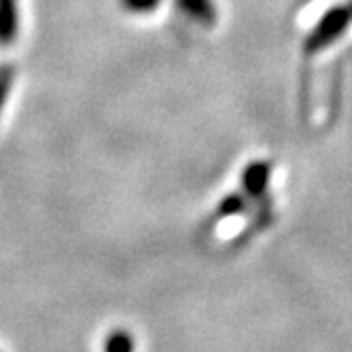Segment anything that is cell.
Returning <instances> with one entry per match:
<instances>
[{"instance_id": "7", "label": "cell", "mask_w": 352, "mask_h": 352, "mask_svg": "<svg viewBox=\"0 0 352 352\" xmlns=\"http://www.w3.org/2000/svg\"><path fill=\"white\" fill-rule=\"evenodd\" d=\"M15 66L9 64V62H3L0 64V113H3L5 104H7V98H9V91L13 87V81H15Z\"/></svg>"}, {"instance_id": "5", "label": "cell", "mask_w": 352, "mask_h": 352, "mask_svg": "<svg viewBox=\"0 0 352 352\" xmlns=\"http://www.w3.org/2000/svg\"><path fill=\"white\" fill-rule=\"evenodd\" d=\"M104 352H136V340L132 338L130 331L115 329L107 336Z\"/></svg>"}, {"instance_id": "8", "label": "cell", "mask_w": 352, "mask_h": 352, "mask_svg": "<svg viewBox=\"0 0 352 352\" xmlns=\"http://www.w3.org/2000/svg\"><path fill=\"white\" fill-rule=\"evenodd\" d=\"M162 0H121V7L130 13H151L160 7Z\"/></svg>"}, {"instance_id": "6", "label": "cell", "mask_w": 352, "mask_h": 352, "mask_svg": "<svg viewBox=\"0 0 352 352\" xmlns=\"http://www.w3.org/2000/svg\"><path fill=\"white\" fill-rule=\"evenodd\" d=\"M244 210H246V199H244V195L230 193V195H225L221 202H219L217 214L219 217H236V214H240Z\"/></svg>"}, {"instance_id": "4", "label": "cell", "mask_w": 352, "mask_h": 352, "mask_svg": "<svg viewBox=\"0 0 352 352\" xmlns=\"http://www.w3.org/2000/svg\"><path fill=\"white\" fill-rule=\"evenodd\" d=\"M176 9L204 26H212L217 21V7L212 0H176Z\"/></svg>"}, {"instance_id": "3", "label": "cell", "mask_w": 352, "mask_h": 352, "mask_svg": "<svg viewBox=\"0 0 352 352\" xmlns=\"http://www.w3.org/2000/svg\"><path fill=\"white\" fill-rule=\"evenodd\" d=\"M19 34V3L0 0V47H11Z\"/></svg>"}, {"instance_id": "2", "label": "cell", "mask_w": 352, "mask_h": 352, "mask_svg": "<svg viewBox=\"0 0 352 352\" xmlns=\"http://www.w3.org/2000/svg\"><path fill=\"white\" fill-rule=\"evenodd\" d=\"M272 179V166L267 162H250L244 172H242V187L246 195L250 197H259L267 191Z\"/></svg>"}, {"instance_id": "1", "label": "cell", "mask_w": 352, "mask_h": 352, "mask_svg": "<svg viewBox=\"0 0 352 352\" xmlns=\"http://www.w3.org/2000/svg\"><path fill=\"white\" fill-rule=\"evenodd\" d=\"M352 19V11L346 7H338L331 9L322 15V19L314 26V30L308 34L304 47L308 54H318L327 45H331L336 38H340L344 34V30L348 28V23Z\"/></svg>"}]
</instances>
